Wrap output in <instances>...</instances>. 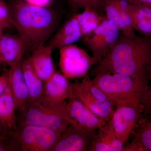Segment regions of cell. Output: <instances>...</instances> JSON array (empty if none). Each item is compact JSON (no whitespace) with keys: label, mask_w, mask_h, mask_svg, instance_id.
<instances>
[{"label":"cell","mask_w":151,"mask_h":151,"mask_svg":"<svg viewBox=\"0 0 151 151\" xmlns=\"http://www.w3.org/2000/svg\"><path fill=\"white\" fill-rule=\"evenodd\" d=\"M145 105L138 98L125 99L115 105V110L109 122L119 140L125 144L129 139L142 116Z\"/></svg>","instance_id":"5"},{"label":"cell","mask_w":151,"mask_h":151,"mask_svg":"<svg viewBox=\"0 0 151 151\" xmlns=\"http://www.w3.org/2000/svg\"><path fill=\"white\" fill-rule=\"evenodd\" d=\"M83 37L75 14L65 22L59 30L50 40L47 45L53 50L74 44Z\"/></svg>","instance_id":"14"},{"label":"cell","mask_w":151,"mask_h":151,"mask_svg":"<svg viewBox=\"0 0 151 151\" xmlns=\"http://www.w3.org/2000/svg\"><path fill=\"white\" fill-rule=\"evenodd\" d=\"M59 66L68 79L85 77L97 60L84 49L72 44L60 48Z\"/></svg>","instance_id":"7"},{"label":"cell","mask_w":151,"mask_h":151,"mask_svg":"<svg viewBox=\"0 0 151 151\" xmlns=\"http://www.w3.org/2000/svg\"><path fill=\"white\" fill-rule=\"evenodd\" d=\"M131 4H138L148 6L151 7V0H127Z\"/></svg>","instance_id":"31"},{"label":"cell","mask_w":151,"mask_h":151,"mask_svg":"<svg viewBox=\"0 0 151 151\" xmlns=\"http://www.w3.org/2000/svg\"><path fill=\"white\" fill-rule=\"evenodd\" d=\"M25 3L31 5L40 7L49 8L53 4L54 0H22Z\"/></svg>","instance_id":"28"},{"label":"cell","mask_w":151,"mask_h":151,"mask_svg":"<svg viewBox=\"0 0 151 151\" xmlns=\"http://www.w3.org/2000/svg\"><path fill=\"white\" fill-rule=\"evenodd\" d=\"M128 12L134 31L143 36L151 37V7L129 3Z\"/></svg>","instance_id":"19"},{"label":"cell","mask_w":151,"mask_h":151,"mask_svg":"<svg viewBox=\"0 0 151 151\" xmlns=\"http://www.w3.org/2000/svg\"><path fill=\"white\" fill-rule=\"evenodd\" d=\"M96 131L70 124L60 135L52 151H89Z\"/></svg>","instance_id":"9"},{"label":"cell","mask_w":151,"mask_h":151,"mask_svg":"<svg viewBox=\"0 0 151 151\" xmlns=\"http://www.w3.org/2000/svg\"><path fill=\"white\" fill-rule=\"evenodd\" d=\"M124 144L118 139L108 122L96 131L89 151H122Z\"/></svg>","instance_id":"18"},{"label":"cell","mask_w":151,"mask_h":151,"mask_svg":"<svg viewBox=\"0 0 151 151\" xmlns=\"http://www.w3.org/2000/svg\"><path fill=\"white\" fill-rule=\"evenodd\" d=\"M22 70L29 92L28 103L43 97L44 81L40 78L33 69L28 60L22 61Z\"/></svg>","instance_id":"21"},{"label":"cell","mask_w":151,"mask_h":151,"mask_svg":"<svg viewBox=\"0 0 151 151\" xmlns=\"http://www.w3.org/2000/svg\"><path fill=\"white\" fill-rule=\"evenodd\" d=\"M132 141L124 151H151V122L142 116L132 135Z\"/></svg>","instance_id":"17"},{"label":"cell","mask_w":151,"mask_h":151,"mask_svg":"<svg viewBox=\"0 0 151 151\" xmlns=\"http://www.w3.org/2000/svg\"><path fill=\"white\" fill-rule=\"evenodd\" d=\"M103 9L106 18L114 22L120 32L125 34L134 33L128 10L121 9L115 0H105Z\"/></svg>","instance_id":"20"},{"label":"cell","mask_w":151,"mask_h":151,"mask_svg":"<svg viewBox=\"0 0 151 151\" xmlns=\"http://www.w3.org/2000/svg\"><path fill=\"white\" fill-rule=\"evenodd\" d=\"M105 0H67L69 7L73 12L90 8L98 11L103 9Z\"/></svg>","instance_id":"26"},{"label":"cell","mask_w":151,"mask_h":151,"mask_svg":"<svg viewBox=\"0 0 151 151\" xmlns=\"http://www.w3.org/2000/svg\"><path fill=\"white\" fill-rule=\"evenodd\" d=\"M149 82H150V85L149 86L148 99L143 113H151V65L149 70Z\"/></svg>","instance_id":"30"},{"label":"cell","mask_w":151,"mask_h":151,"mask_svg":"<svg viewBox=\"0 0 151 151\" xmlns=\"http://www.w3.org/2000/svg\"><path fill=\"white\" fill-rule=\"evenodd\" d=\"M73 97L80 100L95 115L108 122L110 121L115 110V105L113 102H101L83 89L79 82L73 83Z\"/></svg>","instance_id":"15"},{"label":"cell","mask_w":151,"mask_h":151,"mask_svg":"<svg viewBox=\"0 0 151 151\" xmlns=\"http://www.w3.org/2000/svg\"><path fill=\"white\" fill-rule=\"evenodd\" d=\"M16 134L21 151H52L61 134L45 127L20 123Z\"/></svg>","instance_id":"6"},{"label":"cell","mask_w":151,"mask_h":151,"mask_svg":"<svg viewBox=\"0 0 151 151\" xmlns=\"http://www.w3.org/2000/svg\"><path fill=\"white\" fill-rule=\"evenodd\" d=\"M5 129H4V128L3 127L2 125L0 123V136L2 134L3 132H4Z\"/></svg>","instance_id":"32"},{"label":"cell","mask_w":151,"mask_h":151,"mask_svg":"<svg viewBox=\"0 0 151 151\" xmlns=\"http://www.w3.org/2000/svg\"><path fill=\"white\" fill-rule=\"evenodd\" d=\"M66 108L70 124L95 132L108 123L89 110L80 100L73 97L67 101Z\"/></svg>","instance_id":"10"},{"label":"cell","mask_w":151,"mask_h":151,"mask_svg":"<svg viewBox=\"0 0 151 151\" xmlns=\"http://www.w3.org/2000/svg\"><path fill=\"white\" fill-rule=\"evenodd\" d=\"M145 114L146 116L145 117L146 118H147L151 122V113H145Z\"/></svg>","instance_id":"33"},{"label":"cell","mask_w":151,"mask_h":151,"mask_svg":"<svg viewBox=\"0 0 151 151\" xmlns=\"http://www.w3.org/2000/svg\"><path fill=\"white\" fill-rule=\"evenodd\" d=\"M0 23L5 29L13 25L9 6L4 0H0Z\"/></svg>","instance_id":"27"},{"label":"cell","mask_w":151,"mask_h":151,"mask_svg":"<svg viewBox=\"0 0 151 151\" xmlns=\"http://www.w3.org/2000/svg\"><path fill=\"white\" fill-rule=\"evenodd\" d=\"M96 73L107 71L130 76L149 83L151 65V37L135 33H120L107 55L100 62Z\"/></svg>","instance_id":"1"},{"label":"cell","mask_w":151,"mask_h":151,"mask_svg":"<svg viewBox=\"0 0 151 151\" xmlns=\"http://www.w3.org/2000/svg\"><path fill=\"white\" fill-rule=\"evenodd\" d=\"M120 33L114 22L106 18L91 34L82 38L81 41L98 63L108 54Z\"/></svg>","instance_id":"8"},{"label":"cell","mask_w":151,"mask_h":151,"mask_svg":"<svg viewBox=\"0 0 151 151\" xmlns=\"http://www.w3.org/2000/svg\"><path fill=\"white\" fill-rule=\"evenodd\" d=\"M116 105L121 100L138 98L147 105L149 94V83L130 76L107 71L96 73L92 79Z\"/></svg>","instance_id":"3"},{"label":"cell","mask_w":151,"mask_h":151,"mask_svg":"<svg viewBox=\"0 0 151 151\" xmlns=\"http://www.w3.org/2000/svg\"><path fill=\"white\" fill-rule=\"evenodd\" d=\"M3 64L2 62L1 58V53H0V64Z\"/></svg>","instance_id":"34"},{"label":"cell","mask_w":151,"mask_h":151,"mask_svg":"<svg viewBox=\"0 0 151 151\" xmlns=\"http://www.w3.org/2000/svg\"><path fill=\"white\" fill-rule=\"evenodd\" d=\"M16 111L14 101L9 85L0 97V123L5 129H17Z\"/></svg>","instance_id":"22"},{"label":"cell","mask_w":151,"mask_h":151,"mask_svg":"<svg viewBox=\"0 0 151 151\" xmlns=\"http://www.w3.org/2000/svg\"><path fill=\"white\" fill-rule=\"evenodd\" d=\"M9 6L13 25L32 51L44 45L58 26L59 17L51 9L31 5L22 0H12Z\"/></svg>","instance_id":"2"},{"label":"cell","mask_w":151,"mask_h":151,"mask_svg":"<svg viewBox=\"0 0 151 151\" xmlns=\"http://www.w3.org/2000/svg\"><path fill=\"white\" fill-rule=\"evenodd\" d=\"M22 61L10 66L7 73L16 110L20 112L25 108L29 100L28 90L22 70Z\"/></svg>","instance_id":"13"},{"label":"cell","mask_w":151,"mask_h":151,"mask_svg":"<svg viewBox=\"0 0 151 151\" xmlns=\"http://www.w3.org/2000/svg\"><path fill=\"white\" fill-rule=\"evenodd\" d=\"M0 151H21L16 130H4L0 136Z\"/></svg>","instance_id":"24"},{"label":"cell","mask_w":151,"mask_h":151,"mask_svg":"<svg viewBox=\"0 0 151 151\" xmlns=\"http://www.w3.org/2000/svg\"><path fill=\"white\" fill-rule=\"evenodd\" d=\"M9 85L7 74L0 75V97L5 92Z\"/></svg>","instance_id":"29"},{"label":"cell","mask_w":151,"mask_h":151,"mask_svg":"<svg viewBox=\"0 0 151 151\" xmlns=\"http://www.w3.org/2000/svg\"><path fill=\"white\" fill-rule=\"evenodd\" d=\"M66 104V101L55 103L44 97L29 102L20 112V123L45 127L62 134L70 124Z\"/></svg>","instance_id":"4"},{"label":"cell","mask_w":151,"mask_h":151,"mask_svg":"<svg viewBox=\"0 0 151 151\" xmlns=\"http://www.w3.org/2000/svg\"><path fill=\"white\" fill-rule=\"evenodd\" d=\"M44 85L43 97L51 102L63 103L73 97V84L61 72L55 70Z\"/></svg>","instance_id":"11"},{"label":"cell","mask_w":151,"mask_h":151,"mask_svg":"<svg viewBox=\"0 0 151 151\" xmlns=\"http://www.w3.org/2000/svg\"><path fill=\"white\" fill-rule=\"evenodd\" d=\"M27 48L25 42L19 35L4 33L0 37V53L3 64L11 66L22 62Z\"/></svg>","instance_id":"12"},{"label":"cell","mask_w":151,"mask_h":151,"mask_svg":"<svg viewBox=\"0 0 151 151\" xmlns=\"http://www.w3.org/2000/svg\"><path fill=\"white\" fill-rule=\"evenodd\" d=\"M79 83L83 89L101 102L111 101L103 90L88 76H85L84 79H82L81 82Z\"/></svg>","instance_id":"25"},{"label":"cell","mask_w":151,"mask_h":151,"mask_svg":"<svg viewBox=\"0 0 151 151\" xmlns=\"http://www.w3.org/2000/svg\"><path fill=\"white\" fill-rule=\"evenodd\" d=\"M94 9H84L79 13H75L83 35V37L90 35L106 18Z\"/></svg>","instance_id":"23"},{"label":"cell","mask_w":151,"mask_h":151,"mask_svg":"<svg viewBox=\"0 0 151 151\" xmlns=\"http://www.w3.org/2000/svg\"><path fill=\"white\" fill-rule=\"evenodd\" d=\"M54 50L47 45H43L36 49L28 60L36 72L45 81L55 71L52 60Z\"/></svg>","instance_id":"16"}]
</instances>
